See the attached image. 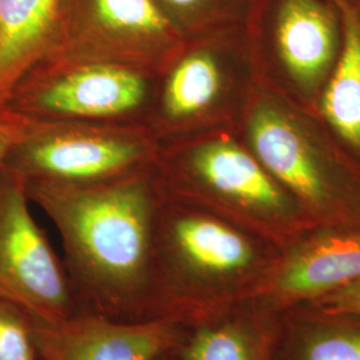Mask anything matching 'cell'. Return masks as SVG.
Instances as JSON below:
<instances>
[{
  "mask_svg": "<svg viewBox=\"0 0 360 360\" xmlns=\"http://www.w3.org/2000/svg\"><path fill=\"white\" fill-rule=\"evenodd\" d=\"M156 172L165 193L230 219L279 247L316 227L236 129L160 144Z\"/></svg>",
  "mask_w": 360,
  "mask_h": 360,
  "instance_id": "cell-3",
  "label": "cell"
},
{
  "mask_svg": "<svg viewBox=\"0 0 360 360\" xmlns=\"http://www.w3.org/2000/svg\"><path fill=\"white\" fill-rule=\"evenodd\" d=\"M309 304H314L330 311L360 315V281L349 284L339 291H335L330 295L323 296Z\"/></svg>",
  "mask_w": 360,
  "mask_h": 360,
  "instance_id": "cell-20",
  "label": "cell"
},
{
  "mask_svg": "<svg viewBox=\"0 0 360 360\" xmlns=\"http://www.w3.org/2000/svg\"><path fill=\"white\" fill-rule=\"evenodd\" d=\"M274 360H360V315L314 304L284 309Z\"/></svg>",
  "mask_w": 360,
  "mask_h": 360,
  "instance_id": "cell-16",
  "label": "cell"
},
{
  "mask_svg": "<svg viewBox=\"0 0 360 360\" xmlns=\"http://www.w3.org/2000/svg\"><path fill=\"white\" fill-rule=\"evenodd\" d=\"M343 43L316 115L360 169V0H335Z\"/></svg>",
  "mask_w": 360,
  "mask_h": 360,
  "instance_id": "cell-14",
  "label": "cell"
},
{
  "mask_svg": "<svg viewBox=\"0 0 360 360\" xmlns=\"http://www.w3.org/2000/svg\"><path fill=\"white\" fill-rule=\"evenodd\" d=\"M279 251L257 232L165 193L143 321L184 324L262 295Z\"/></svg>",
  "mask_w": 360,
  "mask_h": 360,
  "instance_id": "cell-2",
  "label": "cell"
},
{
  "mask_svg": "<svg viewBox=\"0 0 360 360\" xmlns=\"http://www.w3.org/2000/svg\"><path fill=\"white\" fill-rule=\"evenodd\" d=\"M158 72L132 65L43 59L15 86L6 107L31 122L146 124Z\"/></svg>",
  "mask_w": 360,
  "mask_h": 360,
  "instance_id": "cell-8",
  "label": "cell"
},
{
  "mask_svg": "<svg viewBox=\"0 0 360 360\" xmlns=\"http://www.w3.org/2000/svg\"><path fill=\"white\" fill-rule=\"evenodd\" d=\"M159 148L146 124L31 122L3 168L23 183L95 184L154 167Z\"/></svg>",
  "mask_w": 360,
  "mask_h": 360,
  "instance_id": "cell-7",
  "label": "cell"
},
{
  "mask_svg": "<svg viewBox=\"0 0 360 360\" xmlns=\"http://www.w3.org/2000/svg\"><path fill=\"white\" fill-rule=\"evenodd\" d=\"M150 360H179L175 355H174V352L171 351V348L167 349V351H163V352H160V354H158L156 356H154L153 359Z\"/></svg>",
  "mask_w": 360,
  "mask_h": 360,
  "instance_id": "cell-21",
  "label": "cell"
},
{
  "mask_svg": "<svg viewBox=\"0 0 360 360\" xmlns=\"http://www.w3.org/2000/svg\"><path fill=\"white\" fill-rule=\"evenodd\" d=\"M0 360H39L31 316L3 299H0Z\"/></svg>",
  "mask_w": 360,
  "mask_h": 360,
  "instance_id": "cell-18",
  "label": "cell"
},
{
  "mask_svg": "<svg viewBox=\"0 0 360 360\" xmlns=\"http://www.w3.org/2000/svg\"><path fill=\"white\" fill-rule=\"evenodd\" d=\"M60 0H0V110L43 60L55 38Z\"/></svg>",
  "mask_w": 360,
  "mask_h": 360,
  "instance_id": "cell-15",
  "label": "cell"
},
{
  "mask_svg": "<svg viewBox=\"0 0 360 360\" xmlns=\"http://www.w3.org/2000/svg\"><path fill=\"white\" fill-rule=\"evenodd\" d=\"M257 84L245 26L184 38L158 71L147 126L160 144L236 129Z\"/></svg>",
  "mask_w": 360,
  "mask_h": 360,
  "instance_id": "cell-5",
  "label": "cell"
},
{
  "mask_svg": "<svg viewBox=\"0 0 360 360\" xmlns=\"http://www.w3.org/2000/svg\"><path fill=\"white\" fill-rule=\"evenodd\" d=\"M245 38L259 86L316 114L343 43L335 0H251Z\"/></svg>",
  "mask_w": 360,
  "mask_h": 360,
  "instance_id": "cell-6",
  "label": "cell"
},
{
  "mask_svg": "<svg viewBox=\"0 0 360 360\" xmlns=\"http://www.w3.org/2000/svg\"><path fill=\"white\" fill-rule=\"evenodd\" d=\"M183 38L245 26L251 0H154Z\"/></svg>",
  "mask_w": 360,
  "mask_h": 360,
  "instance_id": "cell-17",
  "label": "cell"
},
{
  "mask_svg": "<svg viewBox=\"0 0 360 360\" xmlns=\"http://www.w3.org/2000/svg\"><path fill=\"white\" fill-rule=\"evenodd\" d=\"M25 183L0 169V299L32 319L58 322L82 314L65 271L30 211Z\"/></svg>",
  "mask_w": 360,
  "mask_h": 360,
  "instance_id": "cell-10",
  "label": "cell"
},
{
  "mask_svg": "<svg viewBox=\"0 0 360 360\" xmlns=\"http://www.w3.org/2000/svg\"><path fill=\"white\" fill-rule=\"evenodd\" d=\"M184 38L154 0H60L44 59L132 65L158 72Z\"/></svg>",
  "mask_w": 360,
  "mask_h": 360,
  "instance_id": "cell-9",
  "label": "cell"
},
{
  "mask_svg": "<svg viewBox=\"0 0 360 360\" xmlns=\"http://www.w3.org/2000/svg\"><path fill=\"white\" fill-rule=\"evenodd\" d=\"M179 333V323L169 321L123 322L91 314L32 319L39 360H150L172 347Z\"/></svg>",
  "mask_w": 360,
  "mask_h": 360,
  "instance_id": "cell-12",
  "label": "cell"
},
{
  "mask_svg": "<svg viewBox=\"0 0 360 360\" xmlns=\"http://www.w3.org/2000/svg\"><path fill=\"white\" fill-rule=\"evenodd\" d=\"M31 120L13 112L8 107L0 110V169L13 146L26 134Z\"/></svg>",
  "mask_w": 360,
  "mask_h": 360,
  "instance_id": "cell-19",
  "label": "cell"
},
{
  "mask_svg": "<svg viewBox=\"0 0 360 360\" xmlns=\"http://www.w3.org/2000/svg\"><path fill=\"white\" fill-rule=\"evenodd\" d=\"M236 132L315 226L360 229V169L319 116L257 84Z\"/></svg>",
  "mask_w": 360,
  "mask_h": 360,
  "instance_id": "cell-4",
  "label": "cell"
},
{
  "mask_svg": "<svg viewBox=\"0 0 360 360\" xmlns=\"http://www.w3.org/2000/svg\"><path fill=\"white\" fill-rule=\"evenodd\" d=\"M281 312L252 297L180 324L171 347L179 360H274Z\"/></svg>",
  "mask_w": 360,
  "mask_h": 360,
  "instance_id": "cell-13",
  "label": "cell"
},
{
  "mask_svg": "<svg viewBox=\"0 0 360 360\" xmlns=\"http://www.w3.org/2000/svg\"><path fill=\"white\" fill-rule=\"evenodd\" d=\"M60 235L82 314L143 321L155 227L165 190L154 167L95 184L25 183Z\"/></svg>",
  "mask_w": 360,
  "mask_h": 360,
  "instance_id": "cell-1",
  "label": "cell"
},
{
  "mask_svg": "<svg viewBox=\"0 0 360 360\" xmlns=\"http://www.w3.org/2000/svg\"><path fill=\"white\" fill-rule=\"evenodd\" d=\"M360 281L359 227L316 226L281 247L260 297L282 312Z\"/></svg>",
  "mask_w": 360,
  "mask_h": 360,
  "instance_id": "cell-11",
  "label": "cell"
}]
</instances>
